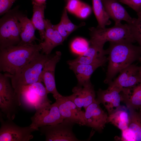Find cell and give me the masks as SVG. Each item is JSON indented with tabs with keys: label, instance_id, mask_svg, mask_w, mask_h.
<instances>
[{
	"label": "cell",
	"instance_id": "obj_1",
	"mask_svg": "<svg viewBox=\"0 0 141 141\" xmlns=\"http://www.w3.org/2000/svg\"><path fill=\"white\" fill-rule=\"evenodd\" d=\"M107 49L108 66L105 83H110L114 77L125 68L138 61H141V47L129 42H110Z\"/></svg>",
	"mask_w": 141,
	"mask_h": 141
},
{
	"label": "cell",
	"instance_id": "obj_2",
	"mask_svg": "<svg viewBox=\"0 0 141 141\" xmlns=\"http://www.w3.org/2000/svg\"><path fill=\"white\" fill-rule=\"evenodd\" d=\"M40 43L21 44L0 49V71L13 74L40 52Z\"/></svg>",
	"mask_w": 141,
	"mask_h": 141
},
{
	"label": "cell",
	"instance_id": "obj_3",
	"mask_svg": "<svg viewBox=\"0 0 141 141\" xmlns=\"http://www.w3.org/2000/svg\"><path fill=\"white\" fill-rule=\"evenodd\" d=\"M50 56L49 55L39 52L14 74L6 73L10 78L15 92L20 98L24 87L42 82V73L45 62Z\"/></svg>",
	"mask_w": 141,
	"mask_h": 141
},
{
	"label": "cell",
	"instance_id": "obj_4",
	"mask_svg": "<svg viewBox=\"0 0 141 141\" xmlns=\"http://www.w3.org/2000/svg\"><path fill=\"white\" fill-rule=\"evenodd\" d=\"M90 44L103 47L107 42H136L134 27L133 24L121 23L115 24L110 28H102L97 26L89 29Z\"/></svg>",
	"mask_w": 141,
	"mask_h": 141
},
{
	"label": "cell",
	"instance_id": "obj_5",
	"mask_svg": "<svg viewBox=\"0 0 141 141\" xmlns=\"http://www.w3.org/2000/svg\"><path fill=\"white\" fill-rule=\"evenodd\" d=\"M20 99L15 93L10 78L0 73V108L7 119L13 120L19 110Z\"/></svg>",
	"mask_w": 141,
	"mask_h": 141
},
{
	"label": "cell",
	"instance_id": "obj_6",
	"mask_svg": "<svg viewBox=\"0 0 141 141\" xmlns=\"http://www.w3.org/2000/svg\"><path fill=\"white\" fill-rule=\"evenodd\" d=\"M19 7L10 10L0 20V49L19 44L21 41L17 16Z\"/></svg>",
	"mask_w": 141,
	"mask_h": 141
},
{
	"label": "cell",
	"instance_id": "obj_7",
	"mask_svg": "<svg viewBox=\"0 0 141 141\" xmlns=\"http://www.w3.org/2000/svg\"><path fill=\"white\" fill-rule=\"evenodd\" d=\"M34 114L31 118L30 126L34 128L57 124L64 119L61 116L56 103H40L37 104Z\"/></svg>",
	"mask_w": 141,
	"mask_h": 141
},
{
	"label": "cell",
	"instance_id": "obj_8",
	"mask_svg": "<svg viewBox=\"0 0 141 141\" xmlns=\"http://www.w3.org/2000/svg\"><path fill=\"white\" fill-rule=\"evenodd\" d=\"M0 111V141H29L33 138L32 132L39 130L32 127L30 125L21 127L13 121L7 119L4 120Z\"/></svg>",
	"mask_w": 141,
	"mask_h": 141
},
{
	"label": "cell",
	"instance_id": "obj_9",
	"mask_svg": "<svg viewBox=\"0 0 141 141\" xmlns=\"http://www.w3.org/2000/svg\"><path fill=\"white\" fill-rule=\"evenodd\" d=\"M75 124L64 119L59 124L39 128L40 134L45 137L46 141H79L73 131Z\"/></svg>",
	"mask_w": 141,
	"mask_h": 141
},
{
	"label": "cell",
	"instance_id": "obj_10",
	"mask_svg": "<svg viewBox=\"0 0 141 141\" xmlns=\"http://www.w3.org/2000/svg\"><path fill=\"white\" fill-rule=\"evenodd\" d=\"M120 75L113 81L109 84L116 86L126 93L130 94L133 88L141 82L139 73V67L131 64L124 68Z\"/></svg>",
	"mask_w": 141,
	"mask_h": 141
},
{
	"label": "cell",
	"instance_id": "obj_11",
	"mask_svg": "<svg viewBox=\"0 0 141 141\" xmlns=\"http://www.w3.org/2000/svg\"><path fill=\"white\" fill-rule=\"evenodd\" d=\"M97 93L96 100L100 104L104 105L108 111V115L121 107L120 103L122 101L123 96L124 94H126L120 88L110 84L107 89L102 90L100 89Z\"/></svg>",
	"mask_w": 141,
	"mask_h": 141
},
{
	"label": "cell",
	"instance_id": "obj_12",
	"mask_svg": "<svg viewBox=\"0 0 141 141\" xmlns=\"http://www.w3.org/2000/svg\"><path fill=\"white\" fill-rule=\"evenodd\" d=\"M61 55V52L57 51L53 56H50L45 62L41 75L42 82L44 83L48 94H52L56 100L62 96L57 90L55 77L56 66Z\"/></svg>",
	"mask_w": 141,
	"mask_h": 141
},
{
	"label": "cell",
	"instance_id": "obj_13",
	"mask_svg": "<svg viewBox=\"0 0 141 141\" xmlns=\"http://www.w3.org/2000/svg\"><path fill=\"white\" fill-rule=\"evenodd\" d=\"M56 100L60 113L64 119L69 120L80 126H86L85 112L67 96H62Z\"/></svg>",
	"mask_w": 141,
	"mask_h": 141
},
{
	"label": "cell",
	"instance_id": "obj_14",
	"mask_svg": "<svg viewBox=\"0 0 141 141\" xmlns=\"http://www.w3.org/2000/svg\"><path fill=\"white\" fill-rule=\"evenodd\" d=\"M100 104L96 99L85 110V117L86 126L101 133L108 123V115L101 107Z\"/></svg>",
	"mask_w": 141,
	"mask_h": 141
},
{
	"label": "cell",
	"instance_id": "obj_15",
	"mask_svg": "<svg viewBox=\"0 0 141 141\" xmlns=\"http://www.w3.org/2000/svg\"><path fill=\"white\" fill-rule=\"evenodd\" d=\"M73 93L67 97L80 109L85 110L96 100L95 93L90 81L81 86L78 85L72 89Z\"/></svg>",
	"mask_w": 141,
	"mask_h": 141
},
{
	"label": "cell",
	"instance_id": "obj_16",
	"mask_svg": "<svg viewBox=\"0 0 141 141\" xmlns=\"http://www.w3.org/2000/svg\"><path fill=\"white\" fill-rule=\"evenodd\" d=\"M45 33L43 40L40 43L42 52L49 55L53 49L61 45L64 40L54 25L48 19L45 20Z\"/></svg>",
	"mask_w": 141,
	"mask_h": 141
},
{
	"label": "cell",
	"instance_id": "obj_17",
	"mask_svg": "<svg viewBox=\"0 0 141 141\" xmlns=\"http://www.w3.org/2000/svg\"><path fill=\"white\" fill-rule=\"evenodd\" d=\"M105 9L110 18L115 24L121 23L122 21L127 23L133 24L135 18H132L125 8L116 0H101Z\"/></svg>",
	"mask_w": 141,
	"mask_h": 141
},
{
	"label": "cell",
	"instance_id": "obj_18",
	"mask_svg": "<svg viewBox=\"0 0 141 141\" xmlns=\"http://www.w3.org/2000/svg\"><path fill=\"white\" fill-rule=\"evenodd\" d=\"M108 61V58L90 64L68 63L70 68L74 72L78 81V85H83L90 81V78L94 71L104 65Z\"/></svg>",
	"mask_w": 141,
	"mask_h": 141
},
{
	"label": "cell",
	"instance_id": "obj_19",
	"mask_svg": "<svg viewBox=\"0 0 141 141\" xmlns=\"http://www.w3.org/2000/svg\"><path fill=\"white\" fill-rule=\"evenodd\" d=\"M21 41L19 44L34 43L35 40L40 41L35 35L36 30L31 20L18 10L17 14Z\"/></svg>",
	"mask_w": 141,
	"mask_h": 141
},
{
	"label": "cell",
	"instance_id": "obj_20",
	"mask_svg": "<svg viewBox=\"0 0 141 141\" xmlns=\"http://www.w3.org/2000/svg\"><path fill=\"white\" fill-rule=\"evenodd\" d=\"M108 54L107 49L103 47L90 44L88 49L75 59L67 61L68 63L90 64L108 58L105 56Z\"/></svg>",
	"mask_w": 141,
	"mask_h": 141
},
{
	"label": "cell",
	"instance_id": "obj_21",
	"mask_svg": "<svg viewBox=\"0 0 141 141\" xmlns=\"http://www.w3.org/2000/svg\"><path fill=\"white\" fill-rule=\"evenodd\" d=\"M130 118L129 109L121 106L117 110L108 115V123H110L122 130L128 127Z\"/></svg>",
	"mask_w": 141,
	"mask_h": 141
},
{
	"label": "cell",
	"instance_id": "obj_22",
	"mask_svg": "<svg viewBox=\"0 0 141 141\" xmlns=\"http://www.w3.org/2000/svg\"><path fill=\"white\" fill-rule=\"evenodd\" d=\"M33 5V14L31 20L36 29L39 31L42 42L44 38L45 30L44 12L46 4Z\"/></svg>",
	"mask_w": 141,
	"mask_h": 141
},
{
	"label": "cell",
	"instance_id": "obj_23",
	"mask_svg": "<svg viewBox=\"0 0 141 141\" xmlns=\"http://www.w3.org/2000/svg\"><path fill=\"white\" fill-rule=\"evenodd\" d=\"M67 11L65 7L60 22L58 24L54 25L55 28L64 40L72 33L84 24L83 23L79 25H76L72 23L68 17Z\"/></svg>",
	"mask_w": 141,
	"mask_h": 141
},
{
	"label": "cell",
	"instance_id": "obj_24",
	"mask_svg": "<svg viewBox=\"0 0 141 141\" xmlns=\"http://www.w3.org/2000/svg\"><path fill=\"white\" fill-rule=\"evenodd\" d=\"M122 101L128 109L141 113V82L133 88L130 95L124 96Z\"/></svg>",
	"mask_w": 141,
	"mask_h": 141
},
{
	"label": "cell",
	"instance_id": "obj_25",
	"mask_svg": "<svg viewBox=\"0 0 141 141\" xmlns=\"http://www.w3.org/2000/svg\"><path fill=\"white\" fill-rule=\"evenodd\" d=\"M93 10L98 23L97 26L104 28L111 22L101 0H92Z\"/></svg>",
	"mask_w": 141,
	"mask_h": 141
},
{
	"label": "cell",
	"instance_id": "obj_26",
	"mask_svg": "<svg viewBox=\"0 0 141 141\" xmlns=\"http://www.w3.org/2000/svg\"><path fill=\"white\" fill-rule=\"evenodd\" d=\"M129 109L130 118L128 127L133 133L135 141H141V113Z\"/></svg>",
	"mask_w": 141,
	"mask_h": 141
},
{
	"label": "cell",
	"instance_id": "obj_27",
	"mask_svg": "<svg viewBox=\"0 0 141 141\" xmlns=\"http://www.w3.org/2000/svg\"><path fill=\"white\" fill-rule=\"evenodd\" d=\"M23 88L35 93L42 102L51 103L48 98V94L45 87L41 82H37Z\"/></svg>",
	"mask_w": 141,
	"mask_h": 141
},
{
	"label": "cell",
	"instance_id": "obj_28",
	"mask_svg": "<svg viewBox=\"0 0 141 141\" xmlns=\"http://www.w3.org/2000/svg\"><path fill=\"white\" fill-rule=\"evenodd\" d=\"M89 46V43L86 40L78 38L73 41L71 44V48L74 53L80 55L85 52Z\"/></svg>",
	"mask_w": 141,
	"mask_h": 141
},
{
	"label": "cell",
	"instance_id": "obj_29",
	"mask_svg": "<svg viewBox=\"0 0 141 141\" xmlns=\"http://www.w3.org/2000/svg\"><path fill=\"white\" fill-rule=\"evenodd\" d=\"M138 17L134 23L136 42L141 47V11L137 13Z\"/></svg>",
	"mask_w": 141,
	"mask_h": 141
},
{
	"label": "cell",
	"instance_id": "obj_30",
	"mask_svg": "<svg viewBox=\"0 0 141 141\" xmlns=\"http://www.w3.org/2000/svg\"><path fill=\"white\" fill-rule=\"evenodd\" d=\"M83 3L80 0H67L65 8L67 11L75 14Z\"/></svg>",
	"mask_w": 141,
	"mask_h": 141
},
{
	"label": "cell",
	"instance_id": "obj_31",
	"mask_svg": "<svg viewBox=\"0 0 141 141\" xmlns=\"http://www.w3.org/2000/svg\"><path fill=\"white\" fill-rule=\"evenodd\" d=\"M91 11V8L90 6L83 2L75 14L80 18L85 19L90 15Z\"/></svg>",
	"mask_w": 141,
	"mask_h": 141
},
{
	"label": "cell",
	"instance_id": "obj_32",
	"mask_svg": "<svg viewBox=\"0 0 141 141\" xmlns=\"http://www.w3.org/2000/svg\"><path fill=\"white\" fill-rule=\"evenodd\" d=\"M128 6L137 13L141 11V0H116Z\"/></svg>",
	"mask_w": 141,
	"mask_h": 141
},
{
	"label": "cell",
	"instance_id": "obj_33",
	"mask_svg": "<svg viewBox=\"0 0 141 141\" xmlns=\"http://www.w3.org/2000/svg\"><path fill=\"white\" fill-rule=\"evenodd\" d=\"M16 0H0V15H2L7 12Z\"/></svg>",
	"mask_w": 141,
	"mask_h": 141
},
{
	"label": "cell",
	"instance_id": "obj_34",
	"mask_svg": "<svg viewBox=\"0 0 141 141\" xmlns=\"http://www.w3.org/2000/svg\"><path fill=\"white\" fill-rule=\"evenodd\" d=\"M122 134L121 139L122 141H135L134 135L128 127L121 130Z\"/></svg>",
	"mask_w": 141,
	"mask_h": 141
},
{
	"label": "cell",
	"instance_id": "obj_35",
	"mask_svg": "<svg viewBox=\"0 0 141 141\" xmlns=\"http://www.w3.org/2000/svg\"><path fill=\"white\" fill-rule=\"evenodd\" d=\"M46 0H31L32 4L38 5H43L46 4Z\"/></svg>",
	"mask_w": 141,
	"mask_h": 141
},
{
	"label": "cell",
	"instance_id": "obj_36",
	"mask_svg": "<svg viewBox=\"0 0 141 141\" xmlns=\"http://www.w3.org/2000/svg\"><path fill=\"white\" fill-rule=\"evenodd\" d=\"M139 76L141 78V65L139 67Z\"/></svg>",
	"mask_w": 141,
	"mask_h": 141
}]
</instances>
